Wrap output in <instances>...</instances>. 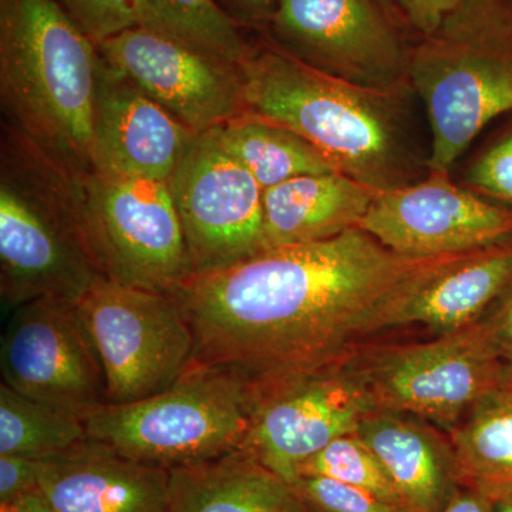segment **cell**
<instances>
[{
    "label": "cell",
    "mask_w": 512,
    "mask_h": 512,
    "mask_svg": "<svg viewBox=\"0 0 512 512\" xmlns=\"http://www.w3.org/2000/svg\"><path fill=\"white\" fill-rule=\"evenodd\" d=\"M460 256L396 254L353 228L195 275L173 296L194 332V363L266 384L352 355L357 340L389 328L404 299Z\"/></svg>",
    "instance_id": "1"
},
{
    "label": "cell",
    "mask_w": 512,
    "mask_h": 512,
    "mask_svg": "<svg viewBox=\"0 0 512 512\" xmlns=\"http://www.w3.org/2000/svg\"><path fill=\"white\" fill-rule=\"evenodd\" d=\"M248 111L291 128L339 173L377 192L416 183L426 161L406 120L412 89L380 92L306 66L274 43L251 46L241 63Z\"/></svg>",
    "instance_id": "2"
},
{
    "label": "cell",
    "mask_w": 512,
    "mask_h": 512,
    "mask_svg": "<svg viewBox=\"0 0 512 512\" xmlns=\"http://www.w3.org/2000/svg\"><path fill=\"white\" fill-rule=\"evenodd\" d=\"M100 53L55 0H0L3 120L76 177L93 174Z\"/></svg>",
    "instance_id": "3"
},
{
    "label": "cell",
    "mask_w": 512,
    "mask_h": 512,
    "mask_svg": "<svg viewBox=\"0 0 512 512\" xmlns=\"http://www.w3.org/2000/svg\"><path fill=\"white\" fill-rule=\"evenodd\" d=\"M84 181L2 120L0 295L10 308L76 301L104 278L87 238Z\"/></svg>",
    "instance_id": "4"
},
{
    "label": "cell",
    "mask_w": 512,
    "mask_h": 512,
    "mask_svg": "<svg viewBox=\"0 0 512 512\" xmlns=\"http://www.w3.org/2000/svg\"><path fill=\"white\" fill-rule=\"evenodd\" d=\"M409 82L430 121L427 173L450 174L474 138L512 111V0H463L413 47Z\"/></svg>",
    "instance_id": "5"
},
{
    "label": "cell",
    "mask_w": 512,
    "mask_h": 512,
    "mask_svg": "<svg viewBox=\"0 0 512 512\" xmlns=\"http://www.w3.org/2000/svg\"><path fill=\"white\" fill-rule=\"evenodd\" d=\"M256 402L251 380L194 363L163 392L138 402L106 404L84 424L90 440L137 463L171 471L241 448Z\"/></svg>",
    "instance_id": "6"
},
{
    "label": "cell",
    "mask_w": 512,
    "mask_h": 512,
    "mask_svg": "<svg viewBox=\"0 0 512 512\" xmlns=\"http://www.w3.org/2000/svg\"><path fill=\"white\" fill-rule=\"evenodd\" d=\"M74 302L100 357L109 404L163 392L194 365V332L174 296L103 278Z\"/></svg>",
    "instance_id": "7"
},
{
    "label": "cell",
    "mask_w": 512,
    "mask_h": 512,
    "mask_svg": "<svg viewBox=\"0 0 512 512\" xmlns=\"http://www.w3.org/2000/svg\"><path fill=\"white\" fill-rule=\"evenodd\" d=\"M84 188L87 238L104 278L170 296L194 278L168 183L93 173Z\"/></svg>",
    "instance_id": "8"
},
{
    "label": "cell",
    "mask_w": 512,
    "mask_h": 512,
    "mask_svg": "<svg viewBox=\"0 0 512 512\" xmlns=\"http://www.w3.org/2000/svg\"><path fill=\"white\" fill-rule=\"evenodd\" d=\"M379 412L413 414L453 431L503 379L498 355L480 320L426 343L352 356Z\"/></svg>",
    "instance_id": "9"
},
{
    "label": "cell",
    "mask_w": 512,
    "mask_h": 512,
    "mask_svg": "<svg viewBox=\"0 0 512 512\" xmlns=\"http://www.w3.org/2000/svg\"><path fill=\"white\" fill-rule=\"evenodd\" d=\"M383 0H276L272 43L335 79L380 90L412 89L413 47Z\"/></svg>",
    "instance_id": "10"
},
{
    "label": "cell",
    "mask_w": 512,
    "mask_h": 512,
    "mask_svg": "<svg viewBox=\"0 0 512 512\" xmlns=\"http://www.w3.org/2000/svg\"><path fill=\"white\" fill-rule=\"evenodd\" d=\"M353 353L311 372L255 384L258 402L241 450L295 487L309 458L356 433L362 420L377 412Z\"/></svg>",
    "instance_id": "11"
},
{
    "label": "cell",
    "mask_w": 512,
    "mask_h": 512,
    "mask_svg": "<svg viewBox=\"0 0 512 512\" xmlns=\"http://www.w3.org/2000/svg\"><path fill=\"white\" fill-rule=\"evenodd\" d=\"M2 383L83 421L107 402L106 377L76 302L45 298L13 309L0 343Z\"/></svg>",
    "instance_id": "12"
},
{
    "label": "cell",
    "mask_w": 512,
    "mask_h": 512,
    "mask_svg": "<svg viewBox=\"0 0 512 512\" xmlns=\"http://www.w3.org/2000/svg\"><path fill=\"white\" fill-rule=\"evenodd\" d=\"M194 276L264 251V190L222 146L217 128L198 134L168 180Z\"/></svg>",
    "instance_id": "13"
},
{
    "label": "cell",
    "mask_w": 512,
    "mask_h": 512,
    "mask_svg": "<svg viewBox=\"0 0 512 512\" xmlns=\"http://www.w3.org/2000/svg\"><path fill=\"white\" fill-rule=\"evenodd\" d=\"M97 49L111 67L194 133L248 111L241 66L167 30L128 29Z\"/></svg>",
    "instance_id": "14"
},
{
    "label": "cell",
    "mask_w": 512,
    "mask_h": 512,
    "mask_svg": "<svg viewBox=\"0 0 512 512\" xmlns=\"http://www.w3.org/2000/svg\"><path fill=\"white\" fill-rule=\"evenodd\" d=\"M360 229L390 251L414 258L471 254L512 239V210L450 174L379 192Z\"/></svg>",
    "instance_id": "15"
},
{
    "label": "cell",
    "mask_w": 512,
    "mask_h": 512,
    "mask_svg": "<svg viewBox=\"0 0 512 512\" xmlns=\"http://www.w3.org/2000/svg\"><path fill=\"white\" fill-rule=\"evenodd\" d=\"M197 136L100 56L93 173L168 183Z\"/></svg>",
    "instance_id": "16"
},
{
    "label": "cell",
    "mask_w": 512,
    "mask_h": 512,
    "mask_svg": "<svg viewBox=\"0 0 512 512\" xmlns=\"http://www.w3.org/2000/svg\"><path fill=\"white\" fill-rule=\"evenodd\" d=\"M170 471L87 439L42 460L39 493L55 512H168Z\"/></svg>",
    "instance_id": "17"
},
{
    "label": "cell",
    "mask_w": 512,
    "mask_h": 512,
    "mask_svg": "<svg viewBox=\"0 0 512 512\" xmlns=\"http://www.w3.org/2000/svg\"><path fill=\"white\" fill-rule=\"evenodd\" d=\"M407 512H440L461 487L450 441L397 413L373 412L356 430Z\"/></svg>",
    "instance_id": "18"
},
{
    "label": "cell",
    "mask_w": 512,
    "mask_h": 512,
    "mask_svg": "<svg viewBox=\"0 0 512 512\" xmlns=\"http://www.w3.org/2000/svg\"><path fill=\"white\" fill-rule=\"evenodd\" d=\"M377 194L339 171L301 175L265 190L264 251L326 241L359 228Z\"/></svg>",
    "instance_id": "19"
},
{
    "label": "cell",
    "mask_w": 512,
    "mask_h": 512,
    "mask_svg": "<svg viewBox=\"0 0 512 512\" xmlns=\"http://www.w3.org/2000/svg\"><path fill=\"white\" fill-rule=\"evenodd\" d=\"M512 289V239L460 256L394 311L389 328L424 325L440 335L474 325Z\"/></svg>",
    "instance_id": "20"
},
{
    "label": "cell",
    "mask_w": 512,
    "mask_h": 512,
    "mask_svg": "<svg viewBox=\"0 0 512 512\" xmlns=\"http://www.w3.org/2000/svg\"><path fill=\"white\" fill-rule=\"evenodd\" d=\"M168 512H315L244 450L170 471Z\"/></svg>",
    "instance_id": "21"
},
{
    "label": "cell",
    "mask_w": 512,
    "mask_h": 512,
    "mask_svg": "<svg viewBox=\"0 0 512 512\" xmlns=\"http://www.w3.org/2000/svg\"><path fill=\"white\" fill-rule=\"evenodd\" d=\"M458 483L497 501L512 497V375L485 394L451 431Z\"/></svg>",
    "instance_id": "22"
},
{
    "label": "cell",
    "mask_w": 512,
    "mask_h": 512,
    "mask_svg": "<svg viewBox=\"0 0 512 512\" xmlns=\"http://www.w3.org/2000/svg\"><path fill=\"white\" fill-rule=\"evenodd\" d=\"M215 128L225 150L264 191L301 175L336 171L319 150L291 128L251 111Z\"/></svg>",
    "instance_id": "23"
},
{
    "label": "cell",
    "mask_w": 512,
    "mask_h": 512,
    "mask_svg": "<svg viewBox=\"0 0 512 512\" xmlns=\"http://www.w3.org/2000/svg\"><path fill=\"white\" fill-rule=\"evenodd\" d=\"M87 439L83 420L0 384V454L46 460Z\"/></svg>",
    "instance_id": "24"
},
{
    "label": "cell",
    "mask_w": 512,
    "mask_h": 512,
    "mask_svg": "<svg viewBox=\"0 0 512 512\" xmlns=\"http://www.w3.org/2000/svg\"><path fill=\"white\" fill-rule=\"evenodd\" d=\"M165 25L175 35L235 64L244 62L251 45L242 26L215 0H154Z\"/></svg>",
    "instance_id": "25"
},
{
    "label": "cell",
    "mask_w": 512,
    "mask_h": 512,
    "mask_svg": "<svg viewBox=\"0 0 512 512\" xmlns=\"http://www.w3.org/2000/svg\"><path fill=\"white\" fill-rule=\"evenodd\" d=\"M301 477L330 478L403 507L382 464L356 433L333 440L309 458L299 470Z\"/></svg>",
    "instance_id": "26"
},
{
    "label": "cell",
    "mask_w": 512,
    "mask_h": 512,
    "mask_svg": "<svg viewBox=\"0 0 512 512\" xmlns=\"http://www.w3.org/2000/svg\"><path fill=\"white\" fill-rule=\"evenodd\" d=\"M55 2L96 45L128 29L140 28V26L171 32L161 18L154 0H55Z\"/></svg>",
    "instance_id": "27"
},
{
    "label": "cell",
    "mask_w": 512,
    "mask_h": 512,
    "mask_svg": "<svg viewBox=\"0 0 512 512\" xmlns=\"http://www.w3.org/2000/svg\"><path fill=\"white\" fill-rule=\"evenodd\" d=\"M464 187L512 210V124L478 153Z\"/></svg>",
    "instance_id": "28"
},
{
    "label": "cell",
    "mask_w": 512,
    "mask_h": 512,
    "mask_svg": "<svg viewBox=\"0 0 512 512\" xmlns=\"http://www.w3.org/2000/svg\"><path fill=\"white\" fill-rule=\"evenodd\" d=\"M315 512H407L377 495L325 477H301L295 487Z\"/></svg>",
    "instance_id": "29"
},
{
    "label": "cell",
    "mask_w": 512,
    "mask_h": 512,
    "mask_svg": "<svg viewBox=\"0 0 512 512\" xmlns=\"http://www.w3.org/2000/svg\"><path fill=\"white\" fill-rule=\"evenodd\" d=\"M40 470L39 458L0 454V503L39 490Z\"/></svg>",
    "instance_id": "30"
},
{
    "label": "cell",
    "mask_w": 512,
    "mask_h": 512,
    "mask_svg": "<svg viewBox=\"0 0 512 512\" xmlns=\"http://www.w3.org/2000/svg\"><path fill=\"white\" fill-rule=\"evenodd\" d=\"M414 30L426 37L433 35L463 0H394Z\"/></svg>",
    "instance_id": "31"
},
{
    "label": "cell",
    "mask_w": 512,
    "mask_h": 512,
    "mask_svg": "<svg viewBox=\"0 0 512 512\" xmlns=\"http://www.w3.org/2000/svg\"><path fill=\"white\" fill-rule=\"evenodd\" d=\"M480 322L498 355L512 359V289Z\"/></svg>",
    "instance_id": "32"
},
{
    "label": "cell",
    "mask_w": 512,
    "mask_h": 512,
    "mask_svg": "<svg viewBox=\"0 0 512 512\" xmlns=\"http://www.w3.org/2000/svg\"><path fill=\"white\" fill-rule=\"evenodd\" d=\"M239 26L268 23L276 0H215Z\"/></svg>",
    "instance_id": "33"
},
{
    "label": "cell",
    "mask_w": 512,
    "mask_h": 512,
    "mask_svg": "<svg viewBox=\"0 0 512 512\" xmlns=\"http://www.w3.org/2000/svg\"><path fill=\"white\" fill-rule=\"evenodd\" d=\"M495 503L471 488L460 487L440 512H494Z\"/></svg>",
    "instance_id": "34"
},
{
    "label": "cell",
    "mask_w": 512,
    "mask_h": 512,
    "mask_svg": "<svg viewBox=\"0 0 512 512\" xmlns=\"http://www.w3.org/2000/svg\"><path fill=\"white\" fill-rule=\"evenodd\" d=\"M0 512H55L39 491L22 495L8 503H0Z\"/></svg>",
    "instance_id": "35"
},
{
    "label": "cell",
    "mask_w": 512,
    "mask_h": 512,
    "mask_svg": "<svg viewBox=\"0 0 512 512\" xmlns=\"http://www.w3.org/2000/svg\"><path fill=\"white\" fill-rule=\"evenodd\" d=\"M494 512H512V497L497 501V503H495Z\"/></svg>",
    "instance_id": "36"
},
{
    "label": "cell",
    "mask_w": 512,
    "mask_h": 512,
    "mask_svg": "<svg viewBox=\"0 0 512 512\" xmlns=\"http://www.w3.org/2000/svg\"><path fill=\"white\" fill-rule=\"evenodd\" d=\"M505 366H507L508 372L512 375V359L505 360Z\"/></svg>",
    "instance_id": "37"
},
{
    "label": "cell",
    "mask_w": 512,
    "mask_h": 512,
    "mask_svg": "<svg viewBox=\"0 0 512 512\" xmlns=\"http://www.w3.org/2000/svg\"><path fill=\"white\" fill-rule=\"evenodd\" d=\"M384 3H387V5H390V0H383Z\"/></svg>",
    "instance_id": "38"
}]
</instances>
